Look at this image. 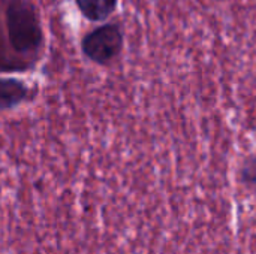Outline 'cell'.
Returning <instances> with one entry per match:
<instances>
[{"label":"cell","mask_w":256,"mask_h":254,"mask_svg":"<svg viewBox=\"0 0 256 254\" xmlns=\"http://www.w3.org/2000/svg\"><path fill=\"white\" fill-rule=\"evenodd\" d=\"M45 33L34 0H0V72L32 70L44 54Z\"/></svg>","instance_id":"6da1fadb"},{"label":"cell","mask_w":256,"mask_h":254,"mask_svg":"<svg viewBox=\"0 0 256 254\" xmlns=\"http://www.w3.org/2000/svg\"><path fill=\"white\" fill-rule=\"evenodd\" d=\"M123 31L116 22L104 24L87 33L81 42L82 54L96 64L111 63L123 49Z\"/></svg>","instance_id":"7a4b0ae2"},{"label":"cell","mask_w":256,"mask_h":254,"mask_svg":"<svg viewBox=\"0 0 256 254\" xmlns=\"http://www.w3.org/2000/svg\"><path fill=\"white\" fill-rule=\"evenodd\" d=\"M30 96L27 84L16 78H0V111L12 109Z\"/></svg>","instance_id":"3957f363"},{"label":"cell","mask_w":256,"mask_h":254,"mask_svg":"<svg viewBox=\"0 0 256 254\" xmlns=\"http://www.w3.org/2000/svg\"><path fill=\"white\" fill-rule=\"evenodd\" d=\"M84 18L93 22L105 21L110 18L118 4V0H75Z\"/></svg>","instance_id":"277c9868"},{"label":"cell","mask_w":256,"mask_h":254,"mask_svg":"<svg viewBox=\"0 0 256 254\" xmlns=\"http://www.w3.org/2000/svg\"><path fill=\"white\" fill-rule=\"evenodd\" d=\"M243 180L248 184H256V160H250L244 165Z\"/></svg>","instance_id":"5b68a950"},{"label":"cell","mask_w":256,"mask_h":254,"mask_svg":"<svg viewBox=\"0 0 256 254\" xmlns=\"http://www.w3.org/2000/svg\"><path fill=\"white\" fill-rule=\"evenodd\" d=\"M212 1H226V0H212Z\"/></svg>","instance_id":"8992f818"}]
</instances>
